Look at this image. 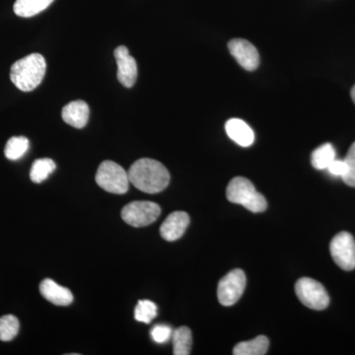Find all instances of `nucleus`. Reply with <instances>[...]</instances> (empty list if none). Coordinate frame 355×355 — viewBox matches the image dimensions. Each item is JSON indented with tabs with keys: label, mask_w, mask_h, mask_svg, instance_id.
I'll return each instance as SVG.
<instances>
[{
	"label": "nucleus",
	"mask_w": 355,
	"mask_h": 355,
	"mask_svg": "<svg viewBox=\"0 0 355 355\" xmlns=\"http://www.w3.org/2000/svg\"><path fill=\"white\" fill-rule=\"evenodd\" d=\"M130 183L146 193H158L170 183L169 171L162 163L149 158L135 161L128 171Z\"/></svg>",
	"instance_id": "f257e3e1"
},
{
	"label": "nucleus",
	"mask_w": 355,
	"mask_h": 355,
	"mask_svg": "<svg viewBox=\"0 0 355 355\" xmlns=\"http://www.w3.org/2000/svg\"><path fill=\"white\" fill-rule=\"evenodd\" d=\"M46 62L40 53H31L13 64L10 79L14 85L23 92L35 90L43 81Z\"/></svg>",
	"instance_id": "f03ea898"
},
{
	"label": "nucleus",
	"mask_w": 355,
	"mask_h": 355,
	"mask_svg": "<svg viewBox=\"0 0 355 355\" xmlns=\"http://www.w3.org/2000/svg\"><path fill=\"white\" fill-rule=\"evenodd\" d=\"M226 197L229 202L241 205L254 214L265 211L268 207L266 198L246 178L236 177L231 180L226 190Z\"/></svg>",
	"instance_id": "7ed1b4c3"
},
{
	"label": "nucleus",
	"mask_w": 355,
	"mask_h": 355,
	"mask_svg": "<svg viewBox=\"0 0 355 355\" xmlns=\"http://www.w3.org/2000/svg\"><path fill=\"white\" fill-rule=\"evenodd\" d=\"M96 183L108 193L123 195L128 191L130 179L128 172L121 165L114 161L106 160L98 168Z\"/></svg>",
	"instance_id": "20e7f679"
},
{
	"label": "nucleus",
	"mask_w": 355,
	"mask_h": 355,
	"mask_svg": "<svg viewBox=\"0 0 355 355\" xmlns=\"http://www.w3.org/2000/svg\"><path fill=\"white\" fill-rule=\"evenodd\" d=\"M161 207L157 203L147 200H137L128 203L121 210V218L133 227H144L157 220Z\"/></svg>",
	"instance_id": "39448f33"
},
{
	"label": "nucleus",
	"mask_w": 355,
	"mask_h": 355,
	"mask_svg": "<svg viewBox=\"0 0 355 355\" xmlns=\"http://www.w3.org/2000/svg\"><path fill=\"white\" fill-rule=\"evenodd\" d=\"M296 295L310 309L321 311L330 304V296L326 288L317 280L303 277L296 282Z\"/></svg>",
	"instance_id": "423d86ee"
},
{
	"label": "nucleus",
	"mask_w": 355,
	"mask_h": 355,
	"mask_svg": "<svg viewBox=\"0 0 355 355\" xmlns=\"http://www.w3.org/2000/svg\"><path fill=\"white\" fill-rule=\"evenodd\" d=\"M246 275L242 270L236 268L220 279L217 288V297L223 306H232L239 301L246 288Z\"/></svg>",
	"instance_id": "0eeeda50"
},
{
	"label": "nucleus",
	"mask_w": 355,
	"mask_h": 355,
	"mask_svg": "<svg viewBox=\"0 0 355 355\" xmlns=\"http://www.w3.org/2000/svg\"><path fill=\"white\" fill-rule=\"evenodd\" d=\"M331 258L343 270L355 268V240L349 232H340L331 240L330 245Z\"/></svg>",
	"instance_id": "6e6552de"
},
{
	"label": "nucleus",
	"mask_w": 355,
	"mask_h": 355,
	"mask_svg": "<svg viewBox=\"0 0 355 355\" xmlns=\"http://www.w3.org/2000/svg\"><path fill=\"white\" fill-rule=\"evenodd\" d=\"M229 51L238 64L248 71H254L260 64V55L253 44L244 39H233L228 43Z\"/></svg>",
	"instance_id": "1a4fd4ad"
},
{
	"label": "nucleus",
	"mask_w": 355,
	"mask_h": 355,
	"mask_svg": "<svg viewBox=\"0 0 355 355\" xmlns=\"http://www.w3.org/2000/svg\"><path fill=\"white\" fill-rule=\"evenodd\" d=\"M118 72L116 77L121 85L125 87H132L137 78V64L135 58L130 55V51L125 46H120L114 50Z\"/></svg>",
	"instance_id": "9d476101"
},
{
	"label": "nucleus",
	"mask_w": 355,
	"mask_h": 355,
	"mask_svg": "<svg viewBox=\"0 0 355 355\" xmlns=\"http://www.w3.org/2000/svg\"><path fill=\"white\" fill-rule=\"evenodd\" d=\"M189 224H190V216L187 212H172L161 225V237L166 241H176L186 232Z\"/></svg>",
	"instance_id": "9b49d317"
},
{
	"label": "nucleus",
	"mask_w": 355,
	"mask_h": 355,
	"mask_svg": "<svg viewBox=\"0 0 355 355\" xmlns=\"http://www.w3.org/2000/svg\"><path fill=\"white\" fill-rule=\"evenodd\" d=\"M40 292L46 300L58 306H67L73 301L71 291L67 287L60 286L55 280L44 279L40 284Z\"/></svg>",
	"instance_id": "f8f14e48"
},
{
	"label": "nucleus",
	"mask_w": 355,
	"mask_h": 355,
	"mask_svg": "<svg viewBox=\"0 0 355 355\" xmlns=\"http://www.w3.org/2000/svg\"><path fill=\"white\" fill-rule=\"evenodd\" d=\"M90 110L87 103L81 101L70 102L62 109V120L76 128H83L87 125Z\"/></svg>",
	"instance_id": "ddd939ff"
},
{
	"label": "nucleus",
	"mask_w": 355,
	"mask_h": 355,
	"mask_svg": "<svg viewBox=\"0 0 355 355\" xmlns=\"http://www.w3.org/2000/svg\"><path fill=\"white\" fill-rule=\"evenodd\" d=\"M227 135L233 141L240 146L249 147L254 144V135L253 130L248 123L240 119H230L225 125Z\"/></svg>",
	"instance_id": "4468645a"
},
{
	"label": "nucleus",
	"mask_w": 355,
	"mask_h": 355,
	"mask_svg": "<svg viewBox=\"0 0 355 355\" xmlns=\"http://www.w3.org/2000/svg\"><path fill=\"white\" fill-rule=\"evenodd\" d=\"M53 0H16L13 9L19 17L29 18L43 12Z\"/></svg>",
	"instance_id": "2eb2a0df"
},
{
	"label": "nucleus",
	"mask_w": 355,
	"mask_h": 355,
	"mask_svg": "<svg viewBox=\"0 0 355 355\" xmlns=\"http://www.w3.org/2000/svg\"><path fill=\"white\" fill-rule=\"evenodd\" d=\"M270 347L268 338L265 336H257L254 340L242 342L235 345L233 354L235 355H263Z\"/></svg>",
	"instance_id": "dca6fc26"
},
{
	"label": "nucleus",
	"mask_w": 355,
	"mask_h": 355,
	"mask_svg": "<svg viewBox=\"0 0 355 355\" xmlns=\"http://www.w3.org/2000/svg\"><path fill=\"white\" fill-rule=\"evenodd\" d=\"M173 354L175 355H189L193 345V336L188 327H180L173 331Z\"/></svg>",
	"instance_id": "f3484780"
},
{
	"label": "nucleus",
	"mask_w": 355,
	"mask_h": 355,
	"mask_svg": "<svg viewBox=\"0 0 355 355\" xmlns=\"http://www.w3.org/2000/svg\"><path fill=\"white\" fill-rule=\"evenodd\" d=\"M336 159V150L331 144H324L313 151L311 163L317 170H327Z\"/></svg>",
	"instance_id": "a211bd4d"
},
{
	"label": "nucleus",
	"mask_w": 355,
	"mask_h": 355,
	"mask_svg": "<svg viewBox=\"0 0 355 355\" xmlns=\"http://www.w3.org/2000/svg\"><path fill=\"white\" fill-rule=\"evenodd\" d=\"M55 167H57L55 163L50 158L37 159L33 163L31 171H30L31 181L36 184L43 183L51 173L55 172Z\"/></svg>",
	"instance_id": "6ab92c4d"
},
{
	"label": "nucleus",
	"mask_w": 355,
	"mask_h": 355,
	"mask_svg": "<svg viewBox=\"0 0 355 355\" xmlns=\"http://www.w3.org/2000/svg\"><path fill=\"white\" fill-rule=\"evenodd\" d=\"M29 139L25 137H13L7 141L4 154L9 160H18L25 155L29 149Z\"/></svg>",
	"instance_id": "aec40b11"
},
{
	"label": "nucleus",
	"mask_w": 355,
	"mask_h": 355,
	"mask_svg": "<svg viewBox=\"0 0 355 355\" xmlns=\"http://www.w3.org/2000/svg\"><path fill=\"white\" fill-rule=\"evenodd\" d=\"M20 323L13 315L0 318V340L10 342L19 333Z\"/></svg>",
	"instance_id": "412c9836"
},
{
	"label": "nucleus",
	"mask_w": 355,
	"mask_h": 355,
	"mask_svg": "<svg viewBox=\"0 0 355 355\" xmlns=\"http://www.w3.org/2000/svg\"><path fill=\"white\" fill-rule=\"evenodd\" d=\"M157 316V306L150 300H140L135 310V318L137 322L150 324Z\"/></svg>",
	"instance_id": "4be33fe9"
},
{
	"label": "nucleus",
	"mask_w": 355,
	"mask_h": 355,
	"mask_svg": "<svg viewBox=\"0 0 355 355\" xmlns=\"http://www.w3.org/2000/svg\"><path fill=\"white\" fill-rule=\"evenodd\" d=\"M343 160L347 163V173L342 179L347 186L355 188V142L350 146L349 153Z\"/></svg>",
	"instance_id": "5701e85b"
},
{
	"label": "nucleus",
	"mask_w": 355,
	"mask_h": 355,
	"mask_svg": "<svg viewBox=\"0 0 355 355\" xmlns=\"http://www.w3.org/2000/svg\"><path fill=\"white\" fill-rule=\"evenodd\" d=\"M151 338L157 343H165L170 340L173 335V330L166 324H157L150 331Z\"/></svg>",
	"instance_id": "b1692460"
},
{
	"label": "nucleus",
	"mask_w": 355,
	"mask_h": 355,
	"mask_svg": "<svg viewBox=\"0 0 355 355\" xmlns=\"http://www.w3.org/2000/svg\"><path fill=\"white\" fill-rule=\"evenodd\" d=\"M327 170L334 176L343 178L347 173V163L345 160H336L335 159Z\"/></svg>",
	"instance_id": "393cba45"
},
{
	"label": "nucleus",
	"mask_w": 355,
	"mask_h": 355,
	"mask_svg": "<svg viewBox=\"0 0 355 355\" xmlns=\"http://www.w3.org/2000/svg\"><path fill=\"white\" fill-rule=\"evenodd\" d=\"M350 95H352V101L355 104V85L352 87V91H350Z\"/></svg>",
	"instance_id": "a878e982"
}]
</instances>
